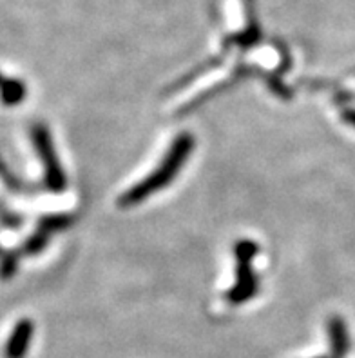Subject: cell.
<instances>
[{
  "instance_id": "ba28073f",
  "label": "cell",
  "mask_w": 355,
  "mask_h": 358,
  "mask_svg": "<svg viewBox=\"0 0 355 358\" xmlns=\"http://www.w3.org/2000/svg\"><path fill=\"white\" fill-rule=\"evenodd\" d=\"M47 238H50V233H45V231H42V229H38V233H35L31 238H27V242L24 244V248H22V253H26V255L40 253V251L45 248V244H47Z\"/></svg>"
},
{
  "instance_id": "277c9868",
  "label": "cell",
  "mask_w": 355,
  "mask_h": 358,
  "mask_svg": "<svg viewBox=\"0 0 355 358\" xmlns=\"http://www.w3.org/2000/svg\"><path fill=\"white\" fill-rule=\"evenodd\" d=\"M33 331H35V326L29 318H24L20 322H17V326L13 327V331L9 335L8 342H6L4 348V358H24L29 350V344H31Z\"/></svg>"
},
{
  "instance_id": "8992f818",
  "label": "cell",
  "mask_w": 355,
  "mask_h": 358,
  "mask_svg": "<svg viewBox=\"0 0 355 358\" xmlns=\"http://www.w3.org/2000/svg\"><path fill=\"white\" fill-rule=\"evenodd\" d=\"M26 96V84L17 78H4L0 84V99L6 106L20 104Z\"/></svg>"
},
{
  "instance_id": "7a4b0ae2",
  "label": "cell",
  "mask_w": 355,
  "mask_h": 358,
  "mask_svg": "<svg viewBox=\"0 0 355 358\" xmlns=\"http://www.w3.org/2000/svg\"><path fill=\"white\" fill-rule=\"evenodd\" d=\"M234 253L238 259V277L236 286L229 291V300L232 304H243L257 293V278L252 269V260L257 255V244L252 241H239Z\"/></svg>"
},
{
  "instance_id": "8fae6325",
  "label": "cell",
  "mask_w": 355,
  "mask_h": 358,
  "mask_svg": "<svg viewBox=\"0 0 355 358\" xmlns=\"http://www.w3.org/2000/svg\"><path fill=\"white\" fill-rule=\"evenodd\" d=\"M341 118L348 124V126L355 127V109H348V111H345V113L341 115Z\"/></svg>"
},
{
  "instance_id": "6da1fadb",
  "label": "cell",
  "mask_w": 355,
  "mask_h": 358,
  "mask_svg": "<svg viewBox=\"0 0 355 358\" xmlns=\"http://www.w3.org/2000/svg\"><path fill=\"white\" fill-rule=\"evenodd\" d=\"M194 145H196V141H194V136L190 133H181V135L176 136L174 142L171 144V150L167 151L165 159L160 162V166L149 177H145L136 186L126 191L120 196L118 204L121 208H130V206L142 204L145 199H149L151 195H154V193H158V191H162L163 187L169 186L176 178V175L180 173V169L185 166L189 155L192 153Z\"/></svg>"
},
{
  "instance_id": "5b68a950",
  "label": "cell",
  "mask_w": 355,
  "mask_h": 358,
  "mask_svg": "<svg viewBox=\"0 0 355 358\" xmlns=\"http://www.w3.org/2000/svg\"><path fill=\"white\" fill-rule=\"evenodd\" d=\"M328 338L332 358H342L350 350V338H348L347 324L341 317H332L328 320Z\"/></svg>"
},
{
  "instance_id": "3957f363",
  "label": "cell",
  "mask_w": 355,
  "mask_h": 358,
  "mask_svg": "<svg viewBox=\"0 0 355 358\" xmlns=\"http://www.w3.org/2000/svg\"><path fill=\"white\" fill-rule=\"evenodd\" d=\"M31 136L36 153H38L42 164H44L45 186H47L50 191H53V193H60V191L66 189L68 180H66L63 169L59 162L56 151H54L50 129L45 126H42V124H36L31 129Z\"/></svg>"
},
{
  "instance_id": "4fadbf2b",
  "label": "cell",
  "mask_w": 355,
  "mask_h": 358,
  "mask_svg": "<svg viewBox=\"0 0 355 358\" xmlns=\"http://www.w3.org/2000/svg\"><path fill=\"white\" fill-rule=\"evenodd\" d=\"M321 358H323V357H321Z\"/></svg>"
},
{
  "instance_id": "9c48e42d",
  "label": "cell",
  "mask_w": 355,
  "mask_h": 358,
  "mask_svg": "<svg viewBox=\"0 0 355 358\" xmlns=\"http://www.w3.org/2000/svg\"><path fill=\"white\" fill-rule=\"evenodd\" d=\"M257 38H259V29H257L256 24H250V26L245 29L243 33H239L238 36H236V41H238V44L241 45H252L256 44Z\"/></svg>"
},
{
  "instance_id": "7c38bea8",
  "label": "cell",
  "mask_w": 355,
  "mask_h": 358,
  "mask_svg": "<svg viewBox=\"0 0 355 358\" xmlns=\"http://www.w3.org/2000/svg\"><path fill=\"white\" fill-rule=\"evenodd\" d=\"M2 80H4V78H2V75H0V84H2Z\"/></svg>"
},
{
  "instance_id": "30bf717a",
  "label": "cell",
  "mask_w": 355,
  "mask_h": 358,
  "mask_svg": "<svg viewBox=\"0 0 355 358\" xmlns=\"http://www.w3.org/2000/svg\"><path fill=\"white\" fill-rule=\"evenodd\" d=\"M18 259L15 253H9L4 260H2V266H0V277L2 278H11L13 273L17 271Z\"/></svg>"
},
{
  "instance_id": "52a82bcc",
  "label": "cell",
  "mask_w": 355,
  "mask_h": 358,
  "mask_svg": "<svg viewBox=\"0 0 355 358\" xmlns=\"http://www.w3.org/2000/svg\"><path fill=\"white\" fill-rule=\"evenodd\" d=\"M69 224H73L71 215H54V217H44L38 224V229L45 233L59 231L62 227H68Z\"/></svg>"
}]
</instances>
